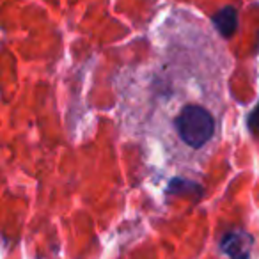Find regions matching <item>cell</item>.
I'll return each instance as SVG.
<instances>
[{
  "instance_id": "7a4b0ae2",
  "label": "cell",
  "mask_w": 259,
  "mask_h": 259,
  "mask_svg": "<svg viewBox=\"0 0 259 259\" xmlns=\"http://www.w3.org/2000/svg\"><path fill=\"white\" fill-rule=\"evenodd\" d=\"M222 248L231 259H248V236L247 234H229L224 238Z\"/></svg>"
},
{
  "instance_id": "6da1fadb",
  "label": "cell",
  "mask_w": 259,
  "mask_h": 259,
  "mask_svg": "<svg viewBox=\"0 0 259 259\" xmlns=\"http://www.w3.org/2000/svg\"><path fill=\"white\" fill-rule=\"evenodd\" d=\"M233 61L211 23L172 9L158 25L148 59L122 69L117 110L130 137L155 144L181 172L201 170L219 148Z\"/></svg>"
}]
</instances>
